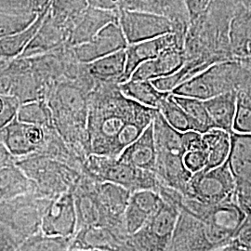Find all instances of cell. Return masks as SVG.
Here are the masks:
<instances>
[{
    "label": "cell",
    "instance_id": "obj_8",
    "mask_svg": "<svg viewBox=\"0 0 251 251\" xmlns=\"http://www.w3.org/2000/svg\"><path fill=\"white\" fill-rule=\"evenodd\" d=\"M118 23L128 45L151 40L175 31L171 18L146 11L120 9Z\"/></svg>",
    "mask_w": 251,
    "mask_h": 251
},
{
    "label": "cell",
    "instance_id": "obj_29",
    "mask_svg": "<svg viewBox=\"0 0 251 251\" xmlns=\"http://www.w3.org/2000/svg\"><path fill=\"white\" fill-rule=\"evenodd\" d=\"M29 188V178L17 165L0 169V199L15 198Z\"/></svg>",
    "mask_w": 251,
    "mask_h": 251
},
{
    "label": "cell",
    "instance_id": "obj_22",
    "mask_svg": "<svg viewBox=\"0 0 251 251\" xmlns=\"http://www.w3.org/2000/svg\"><path fill=\"white\" fill-rule=\"evenodd\" d=\"M236 90H233L204 100V104L216 128L223 129L230 133L233 132L236 112Z\"/></svg>",
    "mask_w": 251,
    "mask_h": 251
},
{
    "label": "cell",
    "instance_id": "obj_1",
    "mask_svg": "<svg viewBox=\"0 0 251 251\" xmlns=\"http://www.w3.org/2000/svg\"><path fill=\"white\" fill-rule=\"evenodd\" d=\"M172 204L179 217L169 251H214L233 242L246 213L237 197L206 205L179 194Z\"/></svg>",
    "mask_w": 251,
    "mask_h": 251
},
{
    "label": "cell",
    "instance_id": "obj_34",
    "mask_svg": "<svg viewBox=\"0 0 251 251\" xmlns=\"http://www.w3.org/2000/svg\"><path fill=\"white\" fill-rule=\"evenodd\" d=\"M183 3L188 15L189 24H192L206 16L212 0H183Z\"/></svg>",
    "mask_w": 251,
    "mask_h": 251
},
{
    "label": "cell",
    "instance_id": "obj_18",
    "mask_svg": "<svg viewBox=\"0 0 251 251\" xmlns=\"http://www.w3.org/2000/svg\"><path fill=\"white\" fill-rule=\"evenodd\" d=\"M115 11L93 8L75 20L69 30L66 47L81 45L91 40L100 31L113 22H118Z\"/></svg>",
    "mask_w": 251,
    "mask_h": 251
},
{
    "label": "cell",
    "instance_id": "obj_33",
    "mask_svg": "<svg viewBox=\"0 0 251 251\" xmlns=\"http://www.w3.org/2000/svg\"><path fill=\"white\" fill-rule=\"evenodd\" d=\"M21 101L11 94H0V130L11 123L18 114Z\"/></svg>",
    "mask_w": 251,
    "mask_h": 251
},
{
    "label": "cell",
    "instance_id": "obj_19",
    "mask_svg": "<svg viewBox=\"0 0 251 251\" xmlns=\"http://www.w3.org/2000/svg\"><path fill=\"white\" fill-rule=\"evenodd\" d=\"M118 159L144 171L154 172L156 164V147L152 123L134 143L128 145L120 153Z\"/></svg>",
    "mask_w": 251,
    "mask_h": 251
},
{
    "label": "cell",
    "instance_id": "obj_13",
    "mask_svg": "<svg viewBox=\"0 0 251 251\" xmlns=\"http://www.w3.org/2000/svg\"><path fill=\"white\" fill-rule=\"evenodd\" d=\"M77 228V214L73 192H65L54 201L43 220V231L52 236L71 237Z\"/></svg>",
    "mask_w": 251,
    "mask_h": 251
},
{
    "label": "cell",
    "instance_id": "obj_11",
    "mask_svg": "<svg viewBox=\"0 0 251 251\" xmlns=\"http://www.w3.org/2000/svg\"><path fill=\"white\" fill-rule=\"evenodd\" d=\"M232 146L228 157L239 202L251 203V134L231 133Z\"/></svg>",
    "mask_w": 251,
    "mask_h": 251
},
{
    "label": "cell",
    "instance_id": "obj_17",
    "mask_svg": "<svg viewBox=\"0 0 251 251\" xmlns=\"http://www.w3.org/2000/svg\"><path fill=\"white\" fill-rule=\"evenodd\" d=\"M185 62L184 48L171 47L156 58L140 64L129 79L152 81L178 72Z\"/></svg>",
    "mask_w": 251,
    "mask_h": 251
},
{
    "label": "cell",
    "instance_id": "obj_16",
    "mask_svg": "<svg viewBox=\"0 0 251 251\" xmlns=\"http://www.w3.org/2000/svg\"><path fill=\"white\" fill-rule=\"evenodd\" d=\"M163 202V198L156 191L141 190L132 193L124 215L126 232L130 235L138 232L156 212Z\"/></svg>",
    "mask_w": 251,
    "mask_h": 251
},
{
    "label": "cell",
    "instance_id": "obj_24",
    "mask_svg": "<svg viewBox=\"0 0 251 251\" xmlns=\"http://www.w3.org/2000/svg\"><path fill=\"white\" fill-rule=\"evenodd\" d=\"M204 143L208 155L206 169H214L228 160L231 152V133L220 128H212L203 133Z\"/></svg>",
    "mask_w": 251,
    "mask_h": 251
},
{
    "label": "cell",
    "instance_id": "obj_12",
    "mask_svg": "<svg viewBox=\"0 0 251 251\" xmlns=\"http://www.w3.org/2000/svg\"><path fill=\"white\" fill-rule=\"evenodd\" d=\"M46 139V128L23 123L17 117L2 131V143L14 157L36 152L43 147Z\"/></svg>",
    "mask_w": 251,
    "mask_h": 251
},
{
    "label": "cell",
    "instance_id": "obj_40",
    "mask_svg": "<svg viewBox=\"0 0 251 251\" xmlns=\"http://www.w3.org/2000/svg\"><path fill=\"white\" fill-rule=\"evenodd\" d=\"M49 0H31V5L33 9H42L45 8Z\"/></svg>",
    "mask_w": 251,
    "mask_h": 251
},
{
    "label": "cell",
    "instance_id": "obj_35",
    "mask_svg": "<svg viewBox=\"0 0 251 251\" xmlns=\"http://www.w3.org/2000/svg\"><path fill=\"white\" fill-rule=\"evenodd\" d=\"M208 155L206 150H194L185 152L183 161L185 167L192 173L206 169Z\"/></svg>",
    "mask_w": 251,
    "mask_h": 251
},
{
    "label": "cell",
    "instance_id": "obj_3",
    "mask_svg": "<svg viewBox=\"0 0 251 251\" xmlns=\"http://www.w3.org/2000/svg\"><path fill=\"white\" fill-rule=\"evenodd\" d=\"M156 147L154 173L160 184L185 194L193 173L183 161L186 152L182 132L173 128L157 110L152 120Z\"/></svg>",
    "mask_w": 251,
    "mask_h": 251
},
{
    "label": "cell",
    "instance_id": "obj_15",
    "mask_svg": "<svg viewBox=\"0 0 251 251\" xmlns=\"http://www.w3.org/2000/svg\"><path fill=\"white\" fill-rule=\"evenodd\" d=\"M96 194L107 226L126 230L124 215L131 193L112 182L97 181Z\"/></svg>",
    "mask_w": 251,
    "mask_h": 251
},
{
    "label": "cell",
    "instance_id": "obj_20",
    "mask_svg": "<svg viewBox=\"0 0 251 251\" xmlns=\"http://www.w3.org/2000/svg\"><path fill=\"white\" fill-rule=\"evenodd\" d=\"M66 40L67 31L63 26L57 23L49 25L43 22L36 36L19 58H32L52 52L65 45Z\"/></svg>",
    "mask_w": 251,
    "mask_h": 251
},
{
    "label": "cell",
    "instance_id": "obj_28",
    "mask_svg": "<svg viewBox=\"0 0 251 251\" xmlns=\"http://www.w3.org/2000/svg\"><path fill=\"white\" fill-rule=\"evenodd\" d=\"M157 110L161 113L166 121L179 132L198 131L201 133L199 126L175 100L171 93H167Z\"/></svg>",
    "mask_w": 251,
    "mask_h": 251
},
{
    "label": "cell",
    "instance_id": "obj_31",
    "mask_svg": "<svg viewBox=\"0 0 251 251\" xmlns=\"http://www.w3.org/2000/svg\"><path fill=\"white\" fill-rule=\"evenodd\" d=\"M172 96L179 105L183 108V110L188 114L191 118L199 126L202 134L212 128H216L215 125L204 104V100L183 96H177L173 94Z\"/></svg>",
    "mask_w": 251,
    "mask_h": 251
},
{
    "label": "cell",
    "instance_id": "obj_10",
    "mask_svg": "<svg viewBox=\"0 0 251 251\" xmlns=\"http://www.w3.org/2000/svg\"><path fill=\"white\" fill-rule=\"evenodd\" d=\"M128 43L118 22L103 27L91 40L71 47L75 59L80 63H90L101 57L126 50Z\"/></svg>",
    "mask_w": 251,
    "mask_h": 251
},
{
    "label": "cell",
    "instance_id": "obj_27",
    "mask_svg": "<svg viewBox=\"0 0 251 251\" xmlns=\"http://www.w3.org/2000/svg\"><path fill=\"white\" fill-rule=\"evenodd\" d=\"M121 92L129 99L134 100L147 107L158 109L162 100L168 92L157 90L151 81H126L119 84Z\"/></svg>",
    "mask_w": 251,
    "mask_h": 251
},
{
    "label": "cell",
    "instance_id": "obj_4",
    "mask_svg": "<svg viewBox=\"0 0 251 251\" xmlns=\"http://www.w3.org/2000/svg\"><path fill=\"white\" fill-rule=\"evenodd\" d=\"M83 172L99 182H112L131 194L141 190L158 191L160 182L154 172L144 171L105 155L90 154L83 164Z\"/></svg>",
    "mask_w": 251,
    "mask_h": 251
},
{
    "label": "cell",
    "instance_id": "obj_30",
    "mask_svg": "<svg viewBox=\"0 0 251 251\" xmlns=\"http://www.w3.org/2000/svg\"><path fill=\"white\" fill-rule=\"evenodd\" d=\"M17 119L26 124L39 126L44 128L55 127L51 112L45 100H36L20 105Z\"/></svg>",
    "mask_w": 251,
    "mask_h": 251
},
{
    "label": "cell",
    "instance_id": "obj_42",
    "mask_svg": "<svg viewBox=\"0 0 251 251\" xmlns=\"http://www.w3.org/2000/svg\"><path fill=\"white\" fill-rule=\"evenodd\" d=\"M249 55H251V44L250 45V47H249ZM248 55V56H249Z\"/></svg>",
    "mask_w": 251,
    "mask_h": 251
},
{
    "label": "cell",
    "instance_id": "obj_37",
    "mask_svg": "<svg viewBox=\"0 0 251 251\" xmlns=\"http://www.w3.org/2000/svg\"><path fill=\"white\" fill-rule=\"evenodd\" d=\"M182 140L186 152L194 150H206L203 134L198 131L182 132Z\"/></svg>",
    "mask_w": 251,
    "mask_h": 251
},
{
    "label": "cell",
    "instance_id": "obj_32",
    "mask_svg": "<svg viewBox=\"0 0 251 251\" xmlns=\"http://www.w3.org/2000/svg\"><path fill=\"white\" fill-rule=\"evenodd\" d=\"M34 16L0 13V38L14 35L29 26L35 20Z\"/></svg>",
    "mask_w": 251,
    "mask_h": 251
},
{
    "label": "cell",
    "instance_id": "obj_2",
    "mask_svg": "<svg viewBox=\"0 0 251 251\" xmlns=\"http://www.w3.org/2000/svg\"><path fill=\"white\" fill-rule=\"evenodd\" d=\"M157 109L125 96L117 83H96L89 94L88 135L90 154L117 158L118 136L135 120H153Z\"/></svg>",
    "mask_w": 251,
    "mask_h": 251
},
{
    "label": "cell",
    "instance_id": "obj_38",
    "mask_svg": "<svg viewBox=\"0 0 251 251\" xmlns=\"http://www.w3.org/2000/svg\"><path fill=\"white\" fill-rule=\"evenodd\" d=\"M13 158L14 156L9 152L5 144L0 142V169L14 164Z\"/></svg>",
    "mask_w": 251,
    "mask_h": 251
},
{
    "label": "cell",
    "instance_id": "obj_26",
    "mask_svg": "<svg viewBox=\"0 0 251 251\" xmlns=\"http://www.w3.org/2000/svg\"><path fill=\"white\" fill-rule=\"evenodd\" d=\"M44 16V14L39 16L25 30L14 35L0 38V59L14 60L19 58L42 25Z\"/></svg>",
    "mask_w": 251,
    "mask_h": 251
},
{
    "label": "cell",
    "instance_id": "obj_21",
    "mask_svg": "<svg viewBox=\"0 0 251 251\" xmlns=\"http://www.w3.org/2000/svg\"><path fill=\"white\" fill-rule=\"evenodd\" d=\"M126 61V50H122L85 65L87 72L96 83L121 84L125 74Z\"/></svg>",
    "mask_w": 251,
    "mask_h": 251
},
{
    "label": "cell",
    "instance_id": "obj_6",
    "mask_svg": "<svg viewBox=\"0 0 251 251\" xmlns=\"http://www.w3.org/2000/svg\"><path fill=\"white\" fill-rule=\"evenodd\" d=\"M183 196L206 205H218L236 198L235 181L228 160L214 169L193 173Z\"/></svg>",
    "mask_w": 251,
    "mask_h": 251
},
{
    "label": "cell",
    "instance_id": "obj_41",
    "mask_svg": "<svg viewBox=\"0 0 251 251\" xmlns=\"http://www.w3.org/2000/svg\"><path fill=\"white\" fill-rule=\"evenodd\" d=\"M236 61H238L239 63H242L244 66H246L247 68H249L251 70V55L246 56V57H242V58H238L236 59Z\"/></svg>",
    "mask_w": 251,
    "mask_h": 251
},
{
    "label": "cell",
    "instance_id": "obj_39",
    "mask_svg": "<svg viewBox=\"0 0 251 251\" xmlns=\"http://www.w3.org/2000/svg\"><path fill=\"white\" fill-rule=\"evenodd\" d=\"M214 251H251V250L234 239L233 242L230 243L229 245Z\"/></svg>",
    "mask_w": 251,
    "mask_h": 251
},
{
    "label": "cell",
    "instance_id": "obj_25",
    "mask_svg": "<svg viewBox=\"0 0 251 251\" xmlns=\"http://www.w3.org/2000/svg\"><path fill=\"white\" fill-rule=\"evenodd\" d=\"M236 112L233 131L251 134V70L249 68H247L242 81L236 90Z\"/></svg>",
    "mask_w": 251,
    "mask_h": 251
},
{
    "label": "cell",
    "instance_id": "obj_36",
    "mask_svg": "<svg viewBox=\"0 0 251 251\" xmlns=\"http://www.w3.org/2000/svg\"><path fill=\"white\" fill-rule=\"evenodd\" d=\"M239 204L242 206L246 217L236 234L235 240L251 250V203L239 202Z\"/></svg>",
    "mask_w": 251,
    "mask_h": 251
},
{
    "label": "cell",
    "instance_id": "obj_7",
    "mask_svg": "<svg viewBox=\"0 0 251 251\" xmlns=\"http://www.w3.org/2000/svg\"><path fill=\"white\" fill-rule=\"evenodd\" d=\"M178 217L177 206L164 201L149 221L131 235L137 251H169Z\"/></svg>",
    "mask_w": 251,
    "mask_h": 251
},
{
    "label": "cell",
    "instance_id": "obj_5",
    "mask_svg": "<svg viewBox=\"0 0 251 251\" xmlns=\"http://www.w3.org/2000/svg\"><path fill=\"white\" fill-rule=\"evenodd\" d=\"M246 71L247 67L236 60L217 63L182 83L171 93L177 96L206 100L237 90Z\"/></svg>",
    "mask_w": 251,
    "mask_h": 251
},
{
    "label": "cell",
    "instance_id": "obj_14",
    "mask_svg": "<svg viewBox=\"0 0 251 251\" xmlns=\"http://www.w3.org/2000/svg\"><path fill=\"white\" fill-rule=\"evenodd\" d=\"M184 36L171 33L151 40L129 44L126 49V61L122 83L129 80L130 76L140 64L156 58L162 51L171 47L184 48Z\"/></svg>",
    "mask_w": 251,
    "mask_h": 251
},
{
    "label": "cell",
    "instance_id": "obj_9",
    "mask_svg": "<svg viewBox=\"0 0 251 251\" xmlns=\"http://www.w3.org/2000/svg\"><path fill=\"white\" fill-rule=\"evenodd\" d=\"M72 249L74 251H138L132 236L126 230L109 226L81 229Z\"/></svg>",
    "mask_w": 251,
    "mask_h": 251
},
{
    "label": "cell",
    "instance_id": "obj_23",
    "mask_svg": "<svg viewBox=\"0 0 251 251\" xmlns=\"http://www.w3.org/2000/svg\"><path fill=\"white\" fill-rule=\"evenodd\" d=\"M229 40L234 60L249 55V47L251 44V9H241L232 17L229 25Z\"/></svg>",
    "mask_w": 251,
    "mask_h": 251
}]
</instances>
